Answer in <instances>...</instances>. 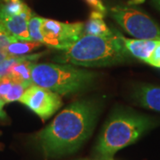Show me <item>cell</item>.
<instances>
[{"instance_id":"24","label":"cell","mask_w":160,"mask_h":160,"mask_svg":"<svg viewBox=\"0 0 160 160\" xmlns=\"http://www.w3.org/2000/svg\"><path fill=\"white\" fill-rule=\"evenodd\" d=\"M157 3H158V6H159L160 8V0H157Z\"/></svg>"},{"instance_id":"4","label":"cell","mask_w":160,"mask_h":160,"mask_svg":"<svg viewBox=\"0 0 160 160\" xmlns=\"http://www.w3.org/2000/svg\"><path fill=\"white\" fill-rule=\"evenodd\" d=\"M30 74L32 84L62 95L85 89L96 77L86 69L53 63H34Z\"/></svg>"},{"instance_id":"10","label":"cell","mask_w":160,"mask_h":160,"mask_svg":"<svg viewBox=\"0 0 160 160\" xmlns=\"http://www.w3.org/2000/svg\"><path fill=\"white\" fill-rule=\"evenodd\" d=\"M137 102L143 107L160 111V87L144 86L135 93Z\"/></svg>"},{"instance_id":"17","label":"cell","mask_w":160,"mask_h":160,"mask_svg":"<svg viewBox=\"0 0 160 160\" xmlns=\"http://www.w3.org/2000/svg\"><path fill=\"white\" fill-rule=\"evenodd\" d=\"M16 40L18 39L12 37L3 27V25L0 23V50L7 52V46H9V44Z\"/></svg>"},{"instance_id":"20","label":"cell","mask_w":160,"mask_h":160,"mask_svg":"<svg viewBox=\"0 0 160 160\" xmlns=\"http://www.w3.org/2000/svg\"><path fill=\"white\" fill-rule=\"evenodd\" d=\"M86 1L89 6L92 7L93 9H95V11H99L102 12V13H105L106 8H105V6H103V4L102 3L101 0H86Z\"/></svg>"},{"instance_id":"1","label":"cell","mask_w":160,"mask_h":160,"mask_svg":"<svg viewBox=\"0 0 160 160\" xmlns=\"http://www.w3.org/2000/svg\"><path fill=\"white\" fill-rule=\"evenodd\" d=\"M100 105L92 100H81L61 111L36 137L46 158L70 154L91 136Z\"/></svg>"},{"instance_id":"2","label":"cell","mask_w":160,"mask_h":160,"mask_svg":"<svg viewBox=\"0 0 160 160\" xmlns=\"http://www.w3.org/2000/svg\"><path fill=\"white\" fill-rule=\"evenodd\" d=\"M120 36L119 33L109 37L84 34L69 47L62 50V53L54 60L58 62L84 67H102L123 62L130 52Z\"/></svg>"},{"instance_id":"18","label":"cell","mask_w":160,"mask_h":160,"mask_svg":"<svg viewBox=\"0 0 160 160\" xmlns=\"http://www.w3.org/2000/svg\"><path fill=\"white\" fill-rule=\"evenodd\" d=\"M14 79L8 74L0 78V100L4 96H6L7 92L10 91L12 86L13 84Z\"/></svg>"},{"instance_id":"15","label":"cell","mask_w":160,"mask_h":160,"mask_svg":"<svg viewBox=\"0 0 160 160\" xmlns=\"http://www.w3.org/2000/svg\"><path fill=\"white\" fill-rule=\"evenodd\" d=\"M29 86H31V85H28V84H25L22 82H19V81L14 80L10 91L7 92L6 96H4L0 100L1 104L3 106H5L7 103L14 102L19 101L20 98L22 97V95L23 94V92Z\"/></svg>"},{"instance_id":"14","label":"cell","mask_w":160,"mask_h":160,"mask_svg":"<svg viewBox=\"0 0 160 160\" xmlns=\"http://www.w3.org/2000/svg\"><path fill=\"white\" fill-rule=\"evenodd\" d=\"M42 55L43 53H37V54H31V55H21V56H8L0 62V78L9 74L11 69L15 64L25 60H28V59L38 60Z\"/></svg>"},{"instance_id":"21","label":"cell","mask_w":160,"mask_h":160,"mask_svg":"<svg viewBox=\"0 0 160 160\" xmlns=\"http://www.w3.org/2000/svg\"><path fill=\"white\" fill-rule=\"evenodd\" d=\"M9 56L8 55V53H7V52H5V51H1L0 50V62H2V61H4L6 58H7Z\"/></svg>"},{"instance_id":"7","label":"cell","mask_w":160,"mask_h":160,"mask_svg":"<svg viewBox=\"0 0 160 160\" xmlns=\"http://www.w3.org/2000/svg\"><path fill=\"white\" fill-rule=\"evenodd\" d=\"M84 23L61 22L45 19L42 23V32L45 37V46L64 50L84 35Z\"/></svg>"},{"instance_id":"3","label":"cell","mask_w":160,"mask_h":160,"mask_svg":"<svg viewBox=\"0 0 160 160\" xmlns=\"http://www.w3.org/2000/svg\"><path fill=\"white\" fill-rule=\"evenodd\" d=\"M153 126L154 121L146 116L118 111L103 127L95 152L102 160H112L117 151L136 142Z\"/></svg>"},{"instance_id":"9","label":"cell","mask_w":160,"mask_h":160,"mask_svg":"<svg viewBox=\"0 0 160 160\" xmlns=\"http://www.w3.org/2000/svg\"><path fill=\"white\" fill-rule=\"evenodd\" d=\"M127 51L132 56L137 58L144 62L148 63L149 57L158 44V40L153 39H131L120 36Z\"/></svg>"},{"instance_id":"19","label":"cell","mask_w":160,"mask_h":160,"mask_svg":"<svg viewBox=\"0 0 160 160\" xmlns=\"http://www.w3.org/2000/svg\"><path fill=\"white\" fill-rule=\"evenodd\" d=\"M148 64L156 68H160V40L158 41V44L149 57Z\"/></svg>"},{"instance_id":"23","label":"cell","mask_w":160,"mask_h":160,"mask_svg":"<svg viewBox=\"0 0 160 160\" xmlns=\"http://www.w3.org/2000/svg\"><path fill=\"white\" fill-rule=\"evenodd\" d=\"M3 108H4V106L1 104V102H0V117H1V118H3V117L5 116V113H4V111H3Z\"/></svg>"},{"instance_id":"6","label":"cell","mask_w":160,"mask_h":160,"mask_svg":"<svg viewBox=\"0 0 160 160\" xmlns=\"http://www.w3.org/2000/svg\"><path fill=\"white\" fill-rule=\"evenodd\" d=\"M19 102L35 112L43 121L51 118L62 105V98L58 93L34 84L25 90Z\"/></svg>"},{"instance_id":"13","label":"cell","mask_w":160,"mask_h":160,"mask_svg":"<svg viewBox=\"0 0 160 160\" xmlns=\"http://www.w3.org/2000/svg\"><path fill=\"white\" fill-rule=\"evenodd\" d=\"M43 44L38 41H22V40H16L12 42L7 46V53L9 56H21L26 55L30 52L34 51L39 48Z\"/></svg>"},{"instance_id":"12","label":"cell","mask_w":160,"mask_h":160,"mask_svg":"<svg viewBox=\"0 0 160 160\" xmlns=\"http://www.w3.org/2000/svg\"><path fill=\"white\" fill-rule=\"evenodd\" d=\"M36 59H28L15 64L10 70L11 77L16 81L22 82L28 85H32L31 82V67Z\"/></svg>"},{"instance_id":"16","label":"cell","mask_w":160,"mask_h":160,"mask_svg":"<svg viewBox=\"0 0 160 160\" xmlns=\"http://www.w3.org/2000/svg\"><path fill=\"white\" fill-rule=\"evenodd\" d=\"M44 18L39 16L32 15L29 19L28 23V30H29V37L31 40L40 42L41 44L45 45V37L42 32V23H43Z\"/></svg>"},{"instance_id":"11","label":"cell","mask_w":160,"mask_h":160,"mask_svg":"<svg viewBox=\"0 0 160 160\" xmlns=\"http://www.w3.org/2000/svg\"><path fill=\"white\" fill-rule=\"evenodd\" d=\"M104 13L99 11L92 12L89 20L84 26V34L99 36V37H109L113 33L107 27L103 20Z\"/></svg>"},{"instance_id":"8","label":"cell","mask_w":160,"mask_h":160,"mask_svg":"<svg viewBox=\"0 0 160 160\" xmlns=\"http://www.w3.org/2000/svg\"><path fill=\"white\" fill-rule=\"evenodd\" d=\"M31 16L32 12L29 8L22 13L16 15H8L0 12V23L14 38L22 41H31L28 30V23Z\"/></svg>"},{"instance_id":"22","label":"cell","mask_w":160,"mask_h":160,"mask_svg":"<svg viewBox=\"0 0 160 160\" xmlns=\"http://www.w3.org/2000/svg\"><path fill=\"white\" fill-rule=\"evenodd\" d=\"M144 1L145 0H130L128 2V5H130V6H132V5H140V4L143 3Z\"/></svg>"},{"instance_id":"5","label":"cell","mask_w":160,"mask_h":160,"mask_svg":"<svg viewBox=\"0 0 160 160\" xmlns=\"http://www.w3.org/2000/svg\"><path fill=\"white\" fill-rule=\"evenodd\" d=\"M111 16L127 33L137 39L160 40V28L151 18L132 7L115 6Z\"/></svg>"}]
</instances>
